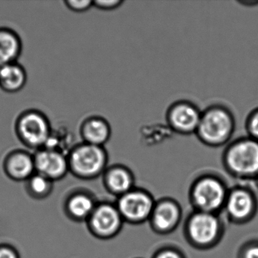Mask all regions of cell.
<instances>
[{"mask_svg": "<svg viewBox=\"0 0 258 258\" xmlns=\"http://www.w3.org/2000/svg\"><path fill=\"white\" fill-rule=\"evenodd\" d=\"M224 233L225 225L220 214L193 210L184 222V237L197 250L214 248L223 239Z\"/></svg>", "mask_w": 258, "mask_h": 258, "instance_id": "1", "label": "cell"}, {"mask_svg": "<svg viewBox=\"0 0 258 258\" xmlns=\"http://www.w3.org/2000/svg\"><path fill=\"white\" fill-rule=\"evenodd\" d=\"M235 129V117L230 109L215 104L202 111L196 135L205 146L221 147L229 144Z\"/></svg>", "mask_w": 258, "mask_h": 258, "instance_id": "2", "label": "cell"}, {"mask_svg": "<svg viewBox=\"0 0 258 258\" xmlns=\"http://www.w3.org/2000/svg\"><path fill=\"white\" fill-rule=\"evenodd\" d=\"M226 171L239 180H255L258 176V141L241 137L229 143L222 156Z\"/></svg>", "mask_w": 258, "mask_h": 258, "instance_id": "3", "label": "cell"}, {"mask_svg": "<svg viewBox=\"0 0 258 258\" xmlns=\"http://www.w3.org/2000/svg\"><path fill=\"white\" fill-rule=\"evenodd\" d=\"M229 188L223 178L214 173H204L191 182L188 199L194 211L220 214Z\"/></svg>", "mask_w": 258, "mask_h": 258, "instance_id": "4", "label": "cell"}, {"mask_svg": "<svg viewBox=\"0 0 258 258\" xmlns=\"http://www.w3.org/2000/svg\"><path fill=\"white\" fill-rule=\"evenodd\" d=\"M69 171L77 177L93 179L103 175L108 168V155L104 146L85 143L74 146L68 155Z\"/></svg>", "mask_w": 258, "mask_h": 258, "instance_id": "5", "label": "cell"}, {"mask_svg": "<svg viewBox=\"0 0 258 258\" xmlns=\"http://www.w3.org/2000/svg\"><path fill=\"white\" fill-rule=\"evenodd\" d=\"M52 127L47 116L37 109L21 113L15 123L16 136L21 143L36 151L44 147Z\"/></svg>", "mask_w": 258, "mask_h": 258, "instance_id": "6", "label": "cell"}, {"mask_svg": "<svg viewBox=\"0 0 258 258\" xmlns=\"http://www.w3.org/2000/svg\"><path fill=\"white\" fill-rule=\"evenodd\" d=\"M223 212L229 223L244 225L250 223L258 212V199L250 187L237 185L229 188Z\"/></svg>", "mask_w": 258, "mask_h": 258, "instance_id": "7", "label": "cell"}, {"mask_svg": "<svg viewBox=\"0 0 258 258\" xmlns=\"http://www.w3.org/2000/svg\"><path fill=\"white\" fill-rule=\"evenodd\" d=\"M155 202L150 191L136 186L117 198L115 205L124 223L140 225L149 222Z\"/></svg>", "mask_w": 258, "mask_h": 258, "instance_id": "8", "label": "cell"}, {"mask_svg": "<svg viewBox=\"0 0 258 258\" xmlns=\"http://www.w3.org/2000/svg\"><path fill=\"white\" fill-rule=\"evenodd\" d=\"M87 222L90 232L102 240L117 236L124 223L115 203L106 202L98 203Z\"/></svg>", "mask_w": 258, "mask_h": 258, "instance_id": "9", "label": "cell"}, {"mask_svg": "<svg viewBox=\"0 0 258 258\" xmlns=\"http://www.w3.org/2000/svg\"><path fill=\"white\" fill-rule=\"evenodd\" d=\"M182 208L180 204L170 197L161 198L155 202L149 222L151 229L158 235H168L180 224Z\"/></svg>", "mask_w": 258, "mask_h": 258, "instance_id": "10", "label": "cell"}, {"mask_svg": "<svg viewBox=\"0 0 258 258\" xmlns=\"http://www.w3.org/2000/svg\"><path fill=\"white\" fill-rule=\"evenodd\" d=\"M202 111L196 104L179 100L170 105L166 120L172 131L181 135L196 134L200 122Z\"/></svg>", "mask_w": 258, "mask_h": 258, "instance_id": "11", "label": "cell"}, {"mask_svg": "<svg viewBox=\"0 0 258 258\" xmlns=\"http://www.w3.org/2000/svg\"><path fill=\"white\" fill-rule=\"evenodd\" d=\"M34 158L36 173L53 182L62 179L69 171L68 155L64 154L43 148L36 151Z\"/></svg>", "mask_w": 258, "mask_h": 258, "instance_id": "12", "label": "cell"}, {"mask_svg": "<svg viewBox=\"0 0 258 258\" xmlns=\"http://www.w3.org/2000/svg\"><path fill=\"white\" fill-rule=\"evenodd\" d=\"M4 170L13 180L27 181L36 173L34 155L22 149L12 151L4 158Z\"/></svg>", "mask_w": 258, "mask_h": 258, "instance_id": "13", "label": "cell"}, {"mask_svg": "<svg viewBox=\"0 0 258 258\" xmlns=\"http://www.w3.org/2000/svg\"><path fill=\"white\" fill-rule=\"evenodd\" d=\"M103 183L107 191L116 198L135 188V176L132 170L123 164H114L104 172Z\"/></svg>", "mask_w": 258, "mask_h": 258, "instance_id": "14", "label": "cell"}, {"mask_svg": "<svg viewBox=\"0 0 258 258\" xmlns=\"http://www.w3.org/2000/svg\"><path fill=\"white\" fill-rule=\"evenodd\" d=\"M80 135L83 143L104 146L111 138V125L101 116H90L81 123Z\"/></svg>", "mask_w": 258, "mask_h": 258, "instance_id": "15", "label": "cell"}, {"mask_svg": "<svg viewBox=\"0 0 258 258\" xmlns=\"http://www.w3.org/2000/svg\"><path fill=\"white\" fill-rule=\"evenodd\" d=\"M98 205L90 193L78 191L71 195L66 202L67 215L75 221H87Z\"/></svg>", "mask_w": 258, "mask_h": 258, "instance_id": "16", "label": "cell"}, {"mask_svg": "<svg viewBox=\"0 0 258 258\" xmlns=\"http://www.w3.org/2000/svg\"><path fill=\"white\" fill-rule=\"evenodd\" d=\"M27 81L26 70L18 61L0 67V89L6 93H19L23 90Z\"/></svg>", "mask_w": 258, "mask_h": 258, "instance_id": "17", "label": "cell"}, {"mask_svg": "<svg viewBox=\"0 0 258 258\" xmlns=\"http://www.w3.org/2000/svg\"><path fill=\"white\" fill-rule=\"evenodd\" d=\"M22 52L19 34L8 28H0V67L17 62Z\"/></svg>", "mask_w": 258, "mask_h": 258, "instance_id": "18", "label": "cell"}, {"mask_svg": "<svg viewBox=\"0 0 258 258\" xmlns=\"http://www.w3.org/2000/svg\"><path fill=\"white\" fill-rule=\"evenodd\" d=\"M75 145L73 133L66 126L59 125L56 127H52L49 138L43 148L68 155Z\"/></svg>", "mask_w": 258, "mask_h": 258, "instance_id": "19", "label": "cell"}, {"mask_svg": "<svg viewBox=\"0 0 258 258\" xmlns=\"http://www.w3.org/2000/svg\"><path fill=\"white\" fill-rule=\"evenodd\" d=\"M53 182L46 176L35 173L26 181V188L28 194L34 199H46L53 189Z\"/></svg>", "mask_w": 258, "mask_h": 258, "instance_id": "20", "label": "cell"}, {"mask_svg": "<svg viewBox=\"0 0 258 258\" xmlns=\"http://www.w3.org/2000/svg\"><path fill=\"white\" fill-rule=\"evenodd\" d=\"M236 258H258V239H251L241 244Z\"/></svg>", "mask_w": 258, "mask_h": 258, "instance_id": "21", "label": "cell"}, {"mask_svg": "<svg viewBox=\"0 0 258 258\" xmlns=\"http://www.w3.org/2000/svg\"><path fill=\"white\" fill-rule=\"evenodd\" d=\"M152 258H186L185 253L175 246L160 247L153 253Z\"/></svg>", "mask_w": 258, "mask_h": 258, "instance_id": "22", "label": "cell"}, {"mask_svg": "<svg viewBox=\"0 0 258 258\" xmlns=\"http://www.w3.org/2000/svg\"><path fill=\"white\" fill-rule=\"evenodd\" d=\"M245 128L247 137L258 141V108L252 111L247 116Z\"/></svg>", "mask_w": 258, "mask_h": 258, "instance_id": "23", "label": "cell"}, {"mask_svg": "<svg viewBox=\"0 0 258 258\" xmlns=\"http://www.w3.org/2000/svg\"><path fill=\"white\" fill-rule=\"evenodd\" d=\"M64 4L69 10L77 13H85L93 7V1L91 0H66L64 1Z\"/></svg>", "mask_w": 258, "mask_h": 258, "instance_id": "24", "label": "cell"}, {"mask_svg": "<svg viewBox=\"0 0 258 258\" xmlns=\"http://www.w3.org/2000/svg\"><path fill=\"white\" fill-rule=\"evenodd\" d=\"M123 3V0H94L93 7L104 11H112L120 7Z\"/></svg>", "mask_w": 258, "mask_h": 258, "instance_id": "25", "label": "cell"}, {"mask_svg": "<svg viewBox=\"0 0 258 258\" xmlns=\"http://www.w3.org/2000/svg\"><path fill=\"white\" fill-rule=\"evenodd\" d=\"M0 258H20L16 248L7 244L0 245Z\"/></svg>", "mask_w": 258, "mask_h": 258, "instance_id": "26", "label": "cell"}, {"mask_svg": "<svg viewBox=\"0 0 258 258\" xmlns=\"http://www.w3.org/2000/svg\"><path fill=\"white\" fill-rule=\"evenodd\" d=\"M254 182L255 184H256V188H257L258 189V176L257 177H256V179H255Z\"/></svg>", "mask_w": 258, "mask_h": 258, "instance_id": "27", "label": "cell"}]
</instances>
